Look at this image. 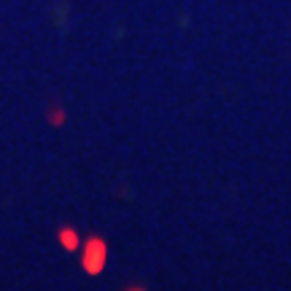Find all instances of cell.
Listing matches in <instances>:
<instances>
[{"instance_id":"obj_2","label":"cell","mask_w":291,"mask_h":291,"mask_svg":"<svg viewBox=\"0 0 291 291\" xmlns=\"http://www.w3.org/2000/svg\"><path fill=\"white\" fill-rule=\"evenodd\" d=\"M60 243H62L65 251H76V248H78V235L70 229V226H62V229H60Z\"/></svg>"},{"instance_id":"obj_3","label":"cell","mask_w":291,"mask_h":291,"mask_svg":"<svg viewBox=\"0 0 291 291\" xmlns=\"http://www.w3.org/2000/svg\"><path fill=\"white\" fill-rule=\"evenodd\" d=\"M132 291H143V289H132Z\"/></svg>"},{"instance_id":"obj_1","label":"cell","mask_w":291,"mask_h":291,"mask_svg":"<svg viewBox=\"0 0 291 291\" xmlns=\"http://www.w3.org/2000/svg\"><path fill=\"white\" fill-rule=\"evenodd\" d=\"M105 259H108V248L100 237H89L84 243V259H81V267L87 269L89 275H97L100 269L105 267Z\"/></svg>"}]
</instances>
